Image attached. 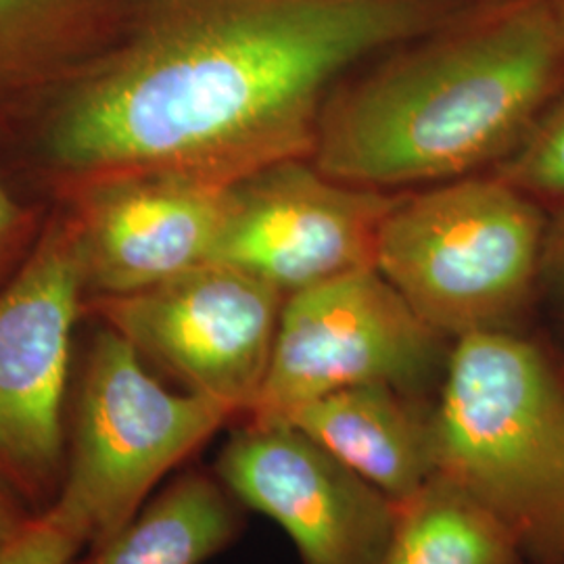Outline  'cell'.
I'll use <instances>...</instances> for the list:
<instances>
[{"label": "cell", "mask_w": 564, "mask_h": 564, "mask_svg": "<svg viewBox=\"0 0 564 564\" xmlns=\"http://www.w3.org/2000/svg\"><path fill=\"white\" fill-rule=\"evenodd\" d=\"M120 2L116 36L44 107L63 199L139 174L232 186L310 160L349 72L484 0Z\"/></svg>", "instance_id": "obj_1"}, {"label": "cell", "mask_w": 564, "mask_h": 564, "mask_svg": "<svg viewBox=\"0 0 564 564\" xmlns=\"http://www.w3.org/2000/svg\"><path fill=\"white\" fill-rule=\"evenodd\" d=\"M564 88L550 0H484L324 101L312 163L335 181L395 193L494 170Z\"/></svg>", "instance_id": "obj_2"}, {"label": "cell", "mask_w": 564, "mask_h": 564, "mask_svg": "<svg viewBox=\"0 0 564 564\" xmlns=\"http://www.w3.org/2000/svg\"><path fill=\"white\" fill-rule=\"evenodd\" d=\"M437 475L491 512L529 564H564V364L527 330L452 343L433 405Z\"/></svg>", "instance_id": "obj_3"}, {"label": "cell", "mask_w": 564, "mask_h": 564, "mask_svg": "<svg viewBox=\"0 0 564 564\" xmlns=\"http://www.w3.org/2000/svg\"><path fill=\"white\" fill-rule=\"evenodd\" d=\"M547 218L491 170L424 186L387 214L375 268L452 343L524 330L540 303Z\"/></svg>", "instance_id": "obj_4"}, {"label": "cell", "mask_w": 564, "mask_h": 564, "mask_svg": "<svg viewBox=\"0 0 564 564\" xmlns=\"http://www.w3.org/2000/svg\"><path fill=\"white\" fill-rule=\"evenodd\" d=\"M235 414L158 381L141 354L101 324L76 387L59 498L51 506L88 547L118 535L163 477Z\"/></svg>", "instance_id": "obj_5"}, {"label": "cell", "mask_w": 564, "mask_h": 564, "mask_svg": "<svg viewBox=\"0 0 564 564\" xmlns=\"http://www.w3.org/2000/svg\"><path fill=\"white\" fill-rule=\"evenodd\" d=\"M84 303L78 223L63 207L0 291V485L32 514L57 502L65 477V398Z\"/></svg>", "instance_id": "obj_6"}, {"label": "cell", "mask_w": 564, "mask_h": 564, "mask_svg": "<svg viewBox=\"0 0 564 564\" xmlns=\"http://www.w3.org/2000/svg\"><path fill=\"white\" fill-rule=\"evenodd\" d=\"M452 341L375 268L289 293L262 393L247 421H282L328 393L389 384L421 395L442 383Z\"/></svg>", "instance_id": "obj_7"}, {"label": "cell", "mask_w": 564, "mask_h": 564, "mask_svg": "<svg viewBox=\"0 0 564 564\" xmlns=\"http://www.w3.org/2000/svg\"><path fill=\"white\" fill-rule=\"evenodd\" d=\"M284 300L274 284L212 260L137 293L86 297L84 314L184 391L247 416L262 393Z\"/></svg>", "instance_id": "obj_8"}, {"label": "cell", "mask_w": 564, "mask_h": 564, "mask_svg": "<svg viewBox=\"0 0 564 564\" xmlns=\"http://www.w3.org/2000/svg\"><path fill=\"white\" fill-rule=\"evenodd\" d=\"M400 197L335 181L312 160L276 163L230 186L214 260L295 293L375 265L381 226Z\"/></svg>", "instance_id": "obj_9"}, {"label": "cell", "mask_w": 564, "mask_h": 564, "mask_svg": "<svg viewBox=\"0 0 564 564\" xmlns=\"http://www.w3.org/2000/svg\"><path fill=\"white\" fill-rule=\"evenodd\" d=\"M214 475L242 508L279 524L303 564H379L402 512L284 421L242 424L220 449Z\"/></svg>", "instance_id": "obj_10"}, {"label": "cell", "mask_w": 564, "mask_h": 564, "mask_svg": "<svg viewBox=\"0 0 564 564\" xmlns=\"http://www.w3.org/2000/svg\"><path fill=\"white\" fill-rule=\"evenodd\" d=\"M228 193L230 186L139 174L65 197L78 223L86 297L137 293L212 262Z\"/></svg>", "instance_id": "obj_11"}, {"label": "cell", "mask_w": 564, "mask_h": 564, "mask_svg": "<svg viewBox=\"0 0 564 564\" xmlns=\"http://www.w3.org/2000/svg\"><path fill=\"white\" fill-rule=\"evenodd\" d=\"M282 421L302 429L398 505L412 500L437 475L433 405L395 387L341 389L303 403Z\"/></svg>", "instance_id": "obj_12"}, {"label": "cell", "mask_w": 564, "mask_h": 564, "mask_svg": "<svg viewBox=\"0 0 564 564\" xmlns=\"http://www.w3.org/2000/svg\"><path fill=\"white\" fill-rule=\"evenodd\" d=\"M120 0H0V123L46 107L116 36Z\"/></svg>", "instance_id": "obj_13"}, {"label": "cell", "mask_w": 564, "mask_h": 564, "mask_svg": "<svg viewBox=\"0 0 564 564\" xmlns=\"http://www.w3.org/2000/svg\"><path fill=\"white\" fill-rule=\"evenodd\" d=\"M241 510L214 473L188 470L84 564H205L239 538Z\"/></svg>", "instance_id": "obj_14"}, {"label": "cell", "mask_w": 564, "mask_h": 564, "mask_svg": "<svg viewBox=\"0 0 564 564\" xmlns=\"http://www.w3.org/2000/svg\"><path fill=\"white\" fill-rule=\"evenodd\" d=\"M379 564H529L512 533L444 477L402 505Z\"/></svg>", "instance_id": "obj_15"}, {"label": "cell", "mask_w": 564, "mask_h": 564, "mask_svg": "<svg viewBox=\"0 0 564 564\" xmlns=\"http://www.w3.org/2000/svg\"><path fill=\"white\" fill-rule=\"evenodd\" d=\"M491 172L552 212L564 207V88Z\"/></svg>", "instance_id": "obj_16"}, {"label": "cell", "mask_w": 564, "mask_h": 564, "mask_svg": "<svg viewBox=\"0 0 564 564\" xmlns=\"http://www.w3.org/2000/svg\"><path fill=\"white\" fill-rule=\"evenodd\" d=\"M86 542L53 508L34 514L20 535L0 550V564H72Z\"/></svg>", "instance_id": "obj_17"}, {"label": "cell", "mask_w": 564, "mask_h": 564, "mask_svg": "<svg viewBox=\"0 0 564 564\" xmlns=\"http://www.w3.org/2000/svg\"><path fill=\"white\" fill-rule=\"evenodd\" d=\"M44 224V212L21 203L0 178V291L36 247Z\"/></svg>", "instance_id": "obj_18"}, {"label": "cell", "mask_w": 564, "mask_h": 564, "mask_svg": "<svg viewBox=\"0 0 564 564\" xmlns=\"http://www.w3.org/2000/svg\"><path fill=\"white\" fill-rule=\"evenodd\" d=\"M540 303L544 305L554 326L564 339V207L547 212Z\"/></svg>", "instance_id": "obj_19"}, {"label": "cell", "mask_w": 564, "mask_h": 564, "mask_svg": "<svg viewBox=\"0 0 564 564\" xmlns=\"http://www.w3.org/2000/svg\"><path fill=\"white\" fill-rule=\"evenodd\" d=\"M34 514L0 485V550L11 544Z\"/></svg>", "instance_id": "obj_20"}, {"label": "cell", "mask_w": 564, "mask_h": 564, "mask_svg": "<svg viewBox=\"0 0 564 564\" xmlns=\"http://www.w3.org/2000/svg\"><path fill=\"white\" fill-rule=\"evenodd\" d=\"M550 4H552V9H554L556 18L561 21V28H563L564 34V0H550Z\"/></svg>", "instance_id": "obj_21"}]
</instances>
